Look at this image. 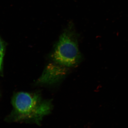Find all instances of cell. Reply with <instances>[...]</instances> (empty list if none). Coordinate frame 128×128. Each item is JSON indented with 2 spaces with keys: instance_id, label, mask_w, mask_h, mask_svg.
<instances>
[{
  "instance_id": "obj_1",
  "label": "cell",
  "mask_w": 128,
  "mask_h": 128,
  "mask_svg": "<svg viewBox=\"0 0 128 128\" xmlns=\"http://www.w3.org/2000/svg\"><path fill=\"white\" fill-rule=\"evenodd\" d=\"M13 110L6 120L9 122L32 123L40 125L52 109L50 101L43 100L40 94L20 92L12 99Z\"/></svg>"
},
{
  "instance_id": "obj_2",
  "label": "cell",
  "mask_w": 128,
  "mask_h": 128,
  "mask_svg": "<svg viewBox=\"0 0 128 128\" xmlns=\"http://www.w3.org/2000/svg\"><path fill=\"white\" fill-rule=\"evenodd\" d=\"M52 57L54 62L66 68L75 67L80 64L81 54L78 48L77 35L72 25L60 35Z\"/></svg>"
},
{
  "instance_id": "obj_3",
  "label": "cell",
  "mask_w": 128,
  "mask_h": 128,
  "mask_svg": "<svg viewBox=\"0 0 128 128\" xmlns=\"http://www.w3.org/2000/svg\"><path fill=\"white\" fill-rule=\"evenodd\" d=\"M68 68L54 62L50 63L44 69L37 83L48 85L57 83L65 76Z\"/></svg>"
},
{
  "instance_id": "obj_4",
  "label": "cell",
  "mask_w": 128,
  "mask_h": 128,
  "mask_svg": "<svg viewBox=\"0 0 128 128\" xmlns=\"http://www.w3.org/2000/svg\"><path fill=\"white\" fill-rule=\"evenodd\" d=\"M5 44L4 42L0 37V71L2 69L3 58L4 55Z\"/></svg>"
}]
</instances>
